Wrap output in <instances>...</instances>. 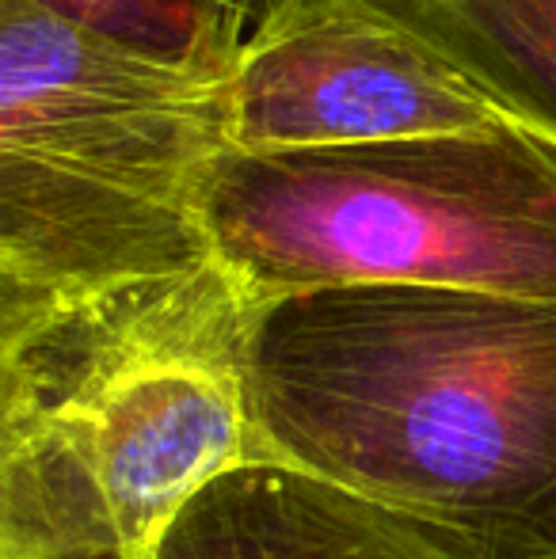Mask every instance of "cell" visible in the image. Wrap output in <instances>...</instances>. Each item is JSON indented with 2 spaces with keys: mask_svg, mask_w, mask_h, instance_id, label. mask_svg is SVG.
Here are the masks:
<instances>
[{
  "mask_svg": "<svg viewBox=\"0 0 556 559\" xmlns=\"http://www.w3.org/2000/svg\"><path fill=\"white\" fill-rule=\"evenodd\" d=\"M256 456L465 559H556V305L335 286L260 305Z\"/></svg>",
  "mask_w": 556,
  "mask_h": 559,
  "instance_id": "1",
  "label": "cell"
},
{
  "mask_svg": "<svg viewBox=\"0 0 556 559\" xmlns=\"http://www.w3.org/2000/svg\"><path fill=\"white\" fill-rule=\"evenodd\" d=\"M256 312L214 259L0 335V533L153 559L256 456Z\"/></svg>",
  "mask_w": 556,
  "mask_h": 559,
  "instance_id": "2",
  "label": "cell"
},
{
  "mask_svg": "<svg viewBox=\"0 0 556 559\" xmlns=\"http://www.w3.org/2000/svg\"><path fill=\"white\" fill-rule=\"evenodd\" d=\"M225 84L0 0V335L214 263Z\"/></svg>",
  "mask_w": 556,
  "mask_h": 559,
  "instance_id": "3",
  "label": "cell"
},
{
  "mask_svg": "<svg viewBox=\"0 0 556 559\" xmlns=\"http://www.w3.org/2000/svg\"><path fill=\"white\" fill-rule=\"evenodd\" d=\"M214 251L256 305L335 286H435L556 305V145L473 133L229 153Z\"/></svg>",
  "mask_w": 556,
  "mask_h": 559,
  "instance_id": "4",
  "label": "cell"
},
{
  "mask_svg": "<svg viewBox=\"0 0 556 559\" xmlns=\"http://www.w3.org/2000/svg\"><path fill=\"white\" fill-rule=\"evenodd\" d=\"M511 122L412 38L335 4L294 0L225 84L229 153H312Z\"/></svg>",
  "mask_w": 556,
  "mask_h": 559,
  "instance_id": "5",
  "label": "cell"
},
{
  "mask_svg": "<svg viewBox=\"0 0 556 559\" xmlns=\"http://www.w3.org/2000/svg\"><path fill=\"white\" fill-rule=\"evenodd\" d=\"M153 559H465L419 525L279 461L210 479Z\"/></svg>",
  "mask_w": 556,
  "mask_h": 559,
  "instance_id": "6",
  "label": "cell"
},
{
  "mask_svg": "<svg viewBox=\"0 0 556 559\" xmlns=\"http://www.w3.org/2000/svg\"><path fill=\"white\" fill-rule=\"evenodd\" d=\"M488 96L511 122L556 145V0H335Z\"/></svg>",
  "mask_w": 556,
  "mask_h": 559,
  "instance_id": "7",
  "label": "cell"
},
{
  "mask_svg": "<svg viewBox=\"0 0 556 559\" xmlns=\"http://www.w3.org/2000/svg\"><path fill=\"white\" fill-rule=\"evenodd\" d=\"M73 27L145 58L229 81L294 0H31Z\"/></svg>",
  "mask_w": 556,
  "mask_h": 559,
  "instance_id": "8",
  "label": "cell"
},
{
  "mask_svg": "<svg viewBox=\"0 0 556 559\" xmlns=\"http://www.w3.org/2000/svg\"><path fill=\"white\" fill-rule=\"evenodd\" d=\"M0 559H127V556L107 552V548H69V545H50V540L0 533Z\"/></svg>",
  "mask_w": 556,
  "mask_h": 559,
  "instance_id": "9",
  "label": "cell"
}]
</instances>
